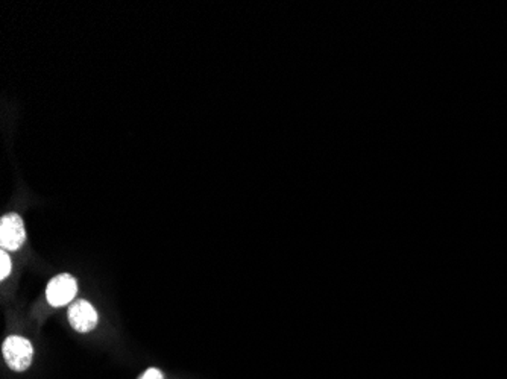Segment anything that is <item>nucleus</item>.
Wrapping results in <instances>:
<instances>
[{"label":"nucleus","mask_w":507,"mask_h":379,"mask_svg":"<svg viewBox=\"0 0 507 379\" xmlns=\"http://www.w3.org/2000/svg\"><path fill=\"white\" fill-rule=\"evenodd\" d=\"M140 379H163V375L159 369H149Z\"/></svg>","instance_id":"6"},{"label":"nucleus","mask_w":507,"mask_h":379,"mask_svg":"<svg viewBox=\"0 0 507 379\" xmlns=\"http://www.w3.org/2000/svg\"><path fill=\"white\" fill-rule=\"evenodd\" d=\"M76 291H78L76 279L69 274H61L55 276L49 282V286H47L46 290V296L52 306H64L75 298Z\"/></svg>","instance_id":"3"},{"label":"nucleus","mask_w":507,"mask_h":379,"mask_svg":"<svg viewBox=\"0 0 507 379\" xmlns=\"http://www.w3.org/2000/svg\"><path fill=\"white\" fill-rule=\"evenodd\" d=\"M2 352L9 369L16 372H25L34 358V348L31 341L20 336L8 337L4 341Z\"/></svg>","instance_id":"1"},{"label":"nucleus","mask_w":507,"mask_h":379,"mask_svg":"<svg viewBox=\"0 0 507 379\" xmlns=\"http://www.w3.org/2000/svg\"><path fill=\"white\" fill-rule=\"evenodd\" d=\"M69 322L78 333H90L98 325V313L87 301H76L69 308Z\"/></svg>","instance_id":"4"},{"label":"nucleus","mask_w":507,"mask_h":379,"mask_svg":"<svg viewBox=\"0 0 507 379\" xmlns=\"http://www.w3.org/2000/svg\"><path fill=\"white\" fill-rule=\"evenodd\" d=\"M9 274H11V259L6 251L2 249V252H0V278L5 279Z\"/></svg>","instance_id":"5"},{"label":"nucleus","mask_w":507,"mask_h":379,"mask_svg":"<svg viewBox=\"0 0 507 379\" xmlns=\"http://www.w3.org/2000/svg\"><path fill=\"white\" fill-rule=\"evenodd\" d=\"M26 240L25 224L19 214H6L0 220V246L4 251H17Z\"/></svg>","instance_id":"2"}]
</instances>
